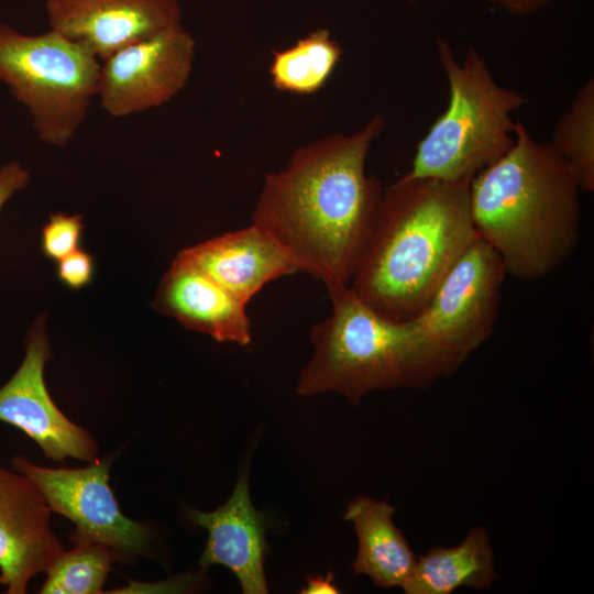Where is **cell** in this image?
I'll list each match as a JSON object with an SVG mask.
<instances>
[{"label":"cell","instance_id":"1","mask_svg":"<svg viewBox=\"0 0 594 594\" xmlns=\"http://www.w3.org/2000/svg\"><path fill=\"white\" fill-rule=\"evenodd\" d=\"M385 125L375 114L354 133L299 146L265 175L251 222L324 285H349L373 232L384 187L365 170Z\"/></svg>","mask_w":594,"mask_h":594},{"label":"cell","instance_id":"2","mask_svg":"<svg viewBox=\"0 0 594 594\" xmlns=\"http://www.w3.org/2000/svg\"><path fill=\"white\" fill-rule=\"evenodd\" d=\"M470 183L402 176L384 187L376 222L349 284L381 315L417 317L477 238Z\"/></svg>","mask_w":594,"mask_h":594},{"label":"cell","instance_id":"3","mask_svg":"<svg viewBox=\"0 0 594 594\" xmlns=\"http://www.w3.org/2000/svg\"><path fill=\"white\" fill-rule=\"evenodd\" d=\"M515 141L470 183V210L479 238L521 280L556 272L581 238V188L549 142L515 120Z\"/></svg>","mask_w":594,"mask_h":594},{"label":"cell","instance_id":"4","mask_svg":"<svg viewBox=\"0 0 594 594\" xmlns=\"http://www.w3.org/2000/svg\"><path fill=\"white\" fill-rule=\"evenodd\" d=\"M332 310L310 330L314 353L300 372L297 394L337 392L358 405L370 392L425 388L446 372L410 320L385 317L349 285H326Z\"/></svg>","mask_w":594,"mask_h":594},{"label":"cell","instance_id":"5","mask_svg":"<svg viewBox=\"0 0 594 594\" xmlns=\"http://www.w3.org/2000/svg\"><path fill=\"white\" fill-rule=\"evenodd\" d=\"M449 86V102L419 141L406 178L471 182L513 146L512 113L527 103L516 89L499 85L484 57L469 48L461 63L449 42L436 41Z\"/></svg>","mask_w":594,"mask_h":594},{"label":"cell","instance_id":"6","mask_svg":"<svg viewBox=\"0 0 594 594\" xmlns=\"http://www.w3.org/2000/svg\"><path fill=\"white\" fill-rule=\"evenodd\" d=\"M100 68L89 50L51 29L28 35L0 22V81L25 106L46 144L74 139L97 97Z\"/></svg>","mask_w":594,"mask_h":594},{"label":"cell","instance_id":"7","mask_svg":"<svg viewBox=\"0 0 594 594\" xmlns=\"http://www.w3.org/2000/svg\"><path fill=\"white\" fill-rule=\"evenodd\" d=\"M506 275L499 255L477 235L410 320L447 376L493 333Z\"/></svg>","mask_w":594,"mask_h":594},{"label":"cell","instance_id":"8","mask_svg":"<svg viewBox=\"0 0 594 594\" xmlns=\"http://www.w3.org/2000/svg\"><path fill=\"white\" fill-rule=\"evenodd\" d=\"M110 464V458H97L81 469H50L22 455L11 460V468L37 486L50 509L74 522L70 539L103 543L125 560L145 553L151 534L122 514L109 486Z\"/></svg>","mask_w":594,"mask_h":594},{"label":"cell","instance_id":"9","mask_svg":"<svg viewBox=\"0 0 594 594\" xmlns=\"http://www.w3.org/2000/svg\"><path fill=\"white\" fill-rule=\"evenodd\" d=\"M196 41L182 23L112 54L100 68L97 97L114 118L160 107L191 75Z\"/></svg>","mask_w":594,"mask_h":594},{"label":"cell","instance_id":"10","mask_svg":"<svg viewBox=\"0 0 594 594\" xmlns=\"http://www.w3.org/2000/svg\"><path fill=\"white\" fill-rule=\"evenodd\" d=\"M45 320L46 315H42L34 322L25 338L21 365L0 387V421L28 435L48 459L91 462L98 455L96 441L58 409L45 385L44 366L52 358Z\"/></svg>","mask_w":594,"mask_h":594},{"label":"cell","instance_id":"11","mask_svg":"<svg viewBox=\"0 0 594 594\" xmlns=\"http://www.w3.org/2000/svg\"><path fill=\"white\" fill-rule=\"evenodd\" d=\"M50 29L105 61L180 24L178 0H46Z\"/></svg>","mask_w":594,"mask_h":594},{"label":"cell","instance_id":"12","mask_svg":"<svg viewBox=\"0 0 594 594\" xmlns=\"http://www.w3.org/2000/svg\"><path fill=\"white\" fill-rule=\"evenodd\" d=\"M51 512L28 476L0 464V584L7 594L26 593L31 579L64 550Z\"/></svg>","mask_w":594,"mask_h":594},{"label":"cell","instance_id":"13","mask_svg":"<svg viewBox=\"0 0 594 594\" xmlns=\"http://www.w3.org/2000/svg\"><path fill=\"white\" fill-rule=\"evenodd\" d=\"M185 514L189 521L209 534L199 559L201 566H227L245 594L268 592L264 573L268 550L264 517L251 502L246 472L239 475L230 498L222 506L209 513L187 507Z\"/></svg>","mask_w":594,"mask_h":594},{"label":"cell","instance_id":"14","mask_svg":"<svg viewBox=\"0 0 594 594\" xmlns=\"http://www.w3.org/2000/svg\"><path fill=\"white\" fill-rule=\"evenodd\" d=\"M152 306L188 330L218 342L246 346L252 342L248 304L179 254L164 274Z\"/></svg>","mask_w":594,"mask_h":594},{"label":"cell","instance_id":"15","mask_svg":"<svg viewBox=\"0 0 594 594\" xmlns=\"http://www.w3.org/2000/svg\"><path fill=\"white\" fill-rule=\"evenodd\" d=\"M178 254L245 304L266 284L300 272L277 242L252 222Z\"/></svg>","mask_w":594,"mask_h":594},{"label":"cell","instance_id":"16","mask_svg":"<svg viewBox=\"0 0 594 594\" xmlns=\"http://www.w3.org/2000/svg\"><path fill=\"white\" fill-rule=\"evenodd\" d=\"M395 512L387 502L360 496L348 504L343 516L353 524L359 540L354 574H365L381 587H403L417 558L393 522Z\"/></svg>","mask_w":594,"mask_h":594},{"label":"cell","instance_id":"17","mask_svg":"<svg viewBox=\"0 0 594 594\" xmlns=\"http://www.w3.org/2000/svg\"><path fill=\"white\" fill-rule=\"evenodd\" d=\"M496 578L486 530L473 527L459 546L433 547L425 556H417L402 588L407 594H451L463 586L490 588Z\"/></svg>","mask_w":594,"mask_h":594},{"label":"cell","instance_id":"18","mask_svg":"<svg viewBox=\"0 0 594 594\" xmlns=\"http://www.w3.org/2000/svg\"><path fill=\"white\" fill-rule=\"evenodd\" d=\"M341 56L330 32L318 29L285 50L273 51L272 84L285 92L315 94L326 85Z\"/></svg>","mask_w":594,"mask_h":594},{"label":"cell","instance_id":"19","mask_svg":"<svg viewBox=\"0 0 594 594\" xmlns=\"http://www.w3.org/2000/svg\"><path fill=\"white\" fill-rule=\"evenodd\" d=\"M549 143L572 169L581 191H594L593 78L578 90L559 118Z\"/></svg>","mask_w":594,"mask_h":594},{"label":"cell","instance_id":"20","mask_svg":"<svg viewBox=\"0 0 594 594\" xmlns=\"http://www.w3.org/2000/svg\"><path fill=\"white\" fill-rule=\"evenodd\" d=\"M74 547L62 551L48 566L42 594H100L112 569L122 560L112 548L87 539H70Z\"/></svg>","mask_w":594,"mask_h":594},{"label":"cell","instance_id":"21","mask_svg":"<svg viewBox=\"0 0 594 594\" xmlns=\"http://www.w3.org/2000/svg\"><path fill=\"white\" fill-rule=\"evenodd\" d=\"M85 229L81 215H51L42 229V251L45 256L59 261L79 249Z\"/></svg>","mask_w":594,"mask_h":594},{"label":"cell","instance_id":"22","mask_svg":"<svg viewBox=\"0 0 594 594\" xmlns=\"http://www.w3.org/2000/svg\"><path fill=\"white\" fill-rule=\"evenodd\" d=\"M56 271L58 279L69 289L84 288L94 277V257L87 251L77 249L58 261Z\"/></svg>","mask_w":594,"mask_h":594},{"label":"cell","instance_id":"23","mask_svg":"<svg viewBox=\"0 0 594 594\" xmlns=\"http://www.w3.org/2000/svg\"><path fill=\"white\" fill-rule=\"evenodd\" d=\"M30 173L18 162H9L0 167V211L7 201L30 183Z\"/></svg>","mask_w":594,"mask_h":594},{"label":"cell","instance_id":"24","mask_svg":"<svg viewBox=\"0 0 594 594\" xmlns=\"http://www.w3.org/2000/svg\"><path fill=\"white\" fill-rule=\"evenodd\" d=\"M492 4L514 15L536 13L557 0H487Z\"/></svg>","mask_w":594,"mask_h":594},{"label":"cell","instance_id":"25","mask_svg":"<svg viewBox=\"0 0 594 594\" xmlns=\"http://www.w3.org/2000/svg\"><path fill=\"white\" fill-rule=\"evenodd\" d=\"M302 594H338L340 588L334 584L333 574L308 576L307 584L300 591Z\"/></svg>","mask_w":594,"mask_h":594},{"label":"cell","instance_id":"26","mask_svg":"<svg viewBox=\"0 0 594 594\" xmlns=\"http://www.w3.org/2000/svg\"><path fill=\"white\" fill-rule=\"evenodd\" d=\"M407 1H408V2H411V3H415V2H417V1H419V0H407Z\"/></svg>","mask_w":594,"mask_h":594}]
</instances>
